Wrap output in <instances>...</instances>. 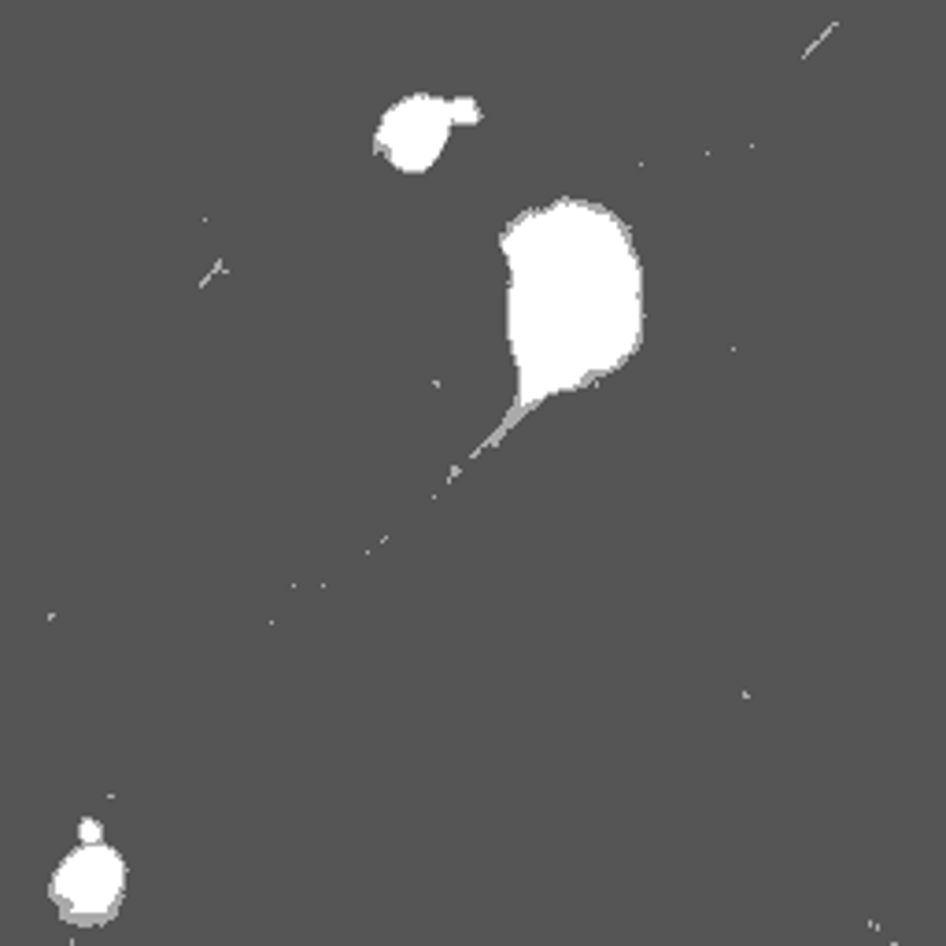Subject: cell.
Segmentation results:
<instances>
[{
	"mask_svg": "<svg viewBox=\"0 0 946 946\" xmlns=\"http://www.w3.org/2000/svg\"><path fill=\"white\" fill-rule=\"evenodd\" d=\"M507 329L522 374L514 418L618 374L643 348L647 281L629 222L592 200L525 211L503 237Z\"/></svg>",
	"mask_w": 946,
	"mask_h": 946,
	"instance_id": "obj_1",
	"label": "cell"
},
{
	"mask_svg": "<svg viewBox=\"0 0 946 946\" xmlns=\"http://www.w3.org/2000/svg\"><path fill=\"white\" fill-rule=\"evenodd\" d=\"M126 858L104 843H82L52 873L49 898L71 924H104L126 898Z\"/></svg>",
	"mask_w": 946,
	"mask_h": 946,
	"instance_id": "obj_2",
	"label": "cell"
},
{
	"mask_svg": "<svg viewBox=\"0 0 946 946\" xmlns=\"http://www.w3.org/2000/svg\"><path fill=\"white\" fill-rule=\"evenodd\" d=\"M462 100L407 97L377 126V152L392 159V167L407 174H422L437 163L440 148L448 145L451 122H462Z\"/></svg>",
	"mask_w": 946,
	"mask_h": 946,
	"instance_id": "obj_3",
	"label": "cell"
}]
</instances>
